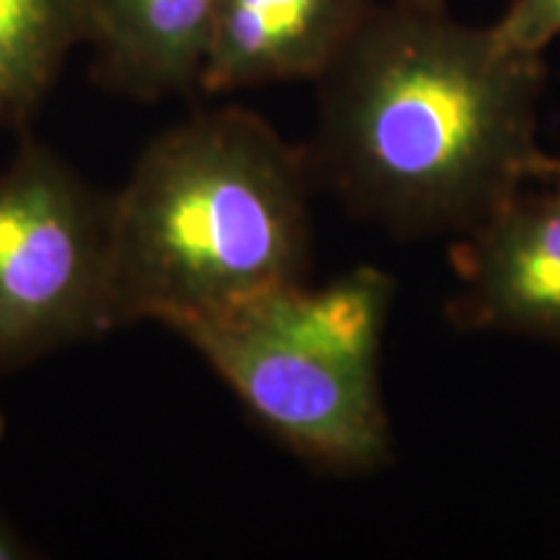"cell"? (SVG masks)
Listing matches in <instances>:
<instances>
[{
	"mask_svg": "<svg viewBox=\"0 0 560 560\" xmlns=\"http://www.w3.org/2000/svg\"><path fill=\"white\" fill-rule=\"evenodd\" d=\"M32 545L24 540V535L0 514V560H24L32 558Z\"/></svg>",
	"mask_w": 560,
	"mask_h": 560,
	"instance_id": "obj_10",
	"label": "cell"
},
{
	"mask_svg": "<svg viewBox=\"0 0 560 560\" xmlns=\"http://www.w3.org/2000/svg\"><path fill=\"white\" fill-rule=\"evenodd\" d=\"M109 330L112 195L26 136L0 172V376Z\"/></svg>",
	"mask_w": 560,
	"mask_h": 560,
	"instance_id": "obj_4",
	"label": "cell"
},
{
	"mask_svg": "<svg viewBox=\"0 0 560 560\" xmlns=\"http://www.w3.org/2000/svg\"><path fill=\"white\" fill-rule=\"evenodd\" d=\"M380 0H215L200 91L317 81Z\"/></svg>",
	"mask_w": 560,
	"mask_h": 560,
	"instance_id": "obj_6",
	"label": "cell"
},
{
	"mask_svg": "<svg viewBox=\"0 0 560 560\" xmlns=\"http://www.w3.org/2000/svg\"><path fill=\"white\" fill-rule=\"evenodd\" d=\"M395 278L355 268L172 327L260 423L306 465L374 472L392 462L382 340Z\"/></svg>",
	"mask_w": 560,
	"mask_h": 560,
	"instance_id": "obj_3",
	"label": "cell"
},
{
	"mask_svg": "<svg viewBox=\"0 0 560 560\" xmlns=\"http://www.w3.org/2000/svg\"><path fill=\"white\" fill-rule=\"evenodd\" d=\"M493 32L509 50L542 58L560 37V0H511Z\"/></svg>",
	"mask_w": 560,
	"mask_h": 560,
	"instance_id": "obj_9",
	"label": "cell"
},
{
	"mask_svg": "<svg viewBox=\"0 0 560 560\" xmlns=\"http://www.w3.org/2000/svg\"><path fill=\"white\" fill-rule=\"evenodd\" d=\"M215 0H81V45L104 86L140 102L200 91Z\"/></svg>",
	"mask_w": 560,
	"mask_h": 560,
	"instance_id": "obj_7",
	"label": "cell"
},
{
	"mask_svg": "<svg viewBox=\"0 0 560 560\" xmlns=\"http://www.w3.org/2000/svg\"><path fill=\"white\" fill-rule=\"evenodd\" d=\"M392 3L418 5V9H446V0H392Z\"/></svg>",
	"mask_w": 560,
	"mask_h": 560,
	"instance_id": "obj_12",
	"label": "cell"
},
{
	"mask_svg": "<svg viewBox=\"0 0 560 560\" xmlns=\"http://www.w3.org/2000/svg\"><path fill=\"white\" fill-rule=\"evenodd\" d=\"M545 62L493 26L380 0L319 75L306 161L397 236H465L532 182Z\"/></svg>",
	"mask_w": 560,
	"mask_h": 560,
	"instance_id": "obj_1",
	"label": "cell"
},
{
	"mask_svg": "<svg viewBox=\"0 0 560 560\" xmlns=\"http://www.w3.org/2000/svg\"><path fill=\"white\" fill-rule=\"evenodd\" d=\"M306 153L244 107L195 112L153 138L112 192V317L177 327L312 268Z\"/></svg>",
	"mask_w": 560,
	"mask_h": 560,
	"instance_id": "obj_2",
	"label": "cell"
},
{
	"mask_svg": "<svg viewBox=\"0 0 560 560\" xmlns=\"http://www.w3.org/2000/svg\"><path fill=\"white\" fill-rule=\"evenodd\" d=\"M532 179L548 185V192L558 195L560 198V156H548V153H540L537 159L535 172H532Z\"/></svg>",
	"mask_w": 560,
	"mask_h": 560,
	"instance_id": "obj_11",
	"label": "cell"
},
{
	"mask_svg": "<svg viewBox=\"0 0 560 560\" xmlns=\"http://www.w3.org/2000/svg\"><path fill=\"white\" fill-rule=\"evenodd\" d=\"M3 433H5V416L3 410H0V439H3Z\"/></svg>",
	"mask_w": 560,
	"mask_h": 560,
	"instance_id": "obj_13",
	"label": "cell"
},
{
	"mask_svg": "<svg viewBox=\"0 0 560 560\" xmlns=\"http://www.w3.org/2000/svg\"><path fill=\"white\" fill-rule=\"evenodd\" d=\"M81 45V0H0V128H26Z\"/></svg>",
	"mask_w": 560,
	"mask_h": 560,
	"instance_id": "obj_8",
	"label": "cell"
},
{
	"mask_svg": "<svg viewBox=\"0 0 560 560\" xmlns=\"http://www.w3.org/2000/svg\"><path fill=\"white\" fill-rule=\"evenodd\" d=\"M459 330L560 342V198L520 192L452 247Z\"/></svg>",
	"mask_w": 560,
	"mask_h": 560,
	"instance_id": "obj_5",
	"label": "cell"
}]
</instances>
